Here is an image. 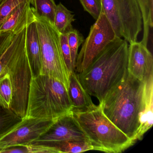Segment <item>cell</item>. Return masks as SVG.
Wrapping results in <instances>:
<instances>
[{
  "mask_svg": "<svg viewBox=\"0 0 153 153\" xmlns=\"http://www.w3.org/2000/svg\"><path fill=\"white\" fill-rule=\"evenodd\" d=\"M75 15L60 2L57 5L54 26L60 34L67 33L72 29Z\"/></svg>",
  "mask_w": 153,
  "mask_h": 153,
  "instance_id": "18",
  "label": "cell"
},
{
  "mask_svg": "<svg viewBox=\"0 0 153 153\" xmlns=\"http://www.w3.org/2000/svg\"><path fill=\"white\" fill-rule=\"evenodd\" d=\"M13 87L10 109L19 116L25 117L30 83L32 78L25 48L7 71Z\"/></svg>",
  "mask_w": 153,
  "mask_h": 153,
  "instance_id": "8",
  "label": "cell"
},
{
  "mask_svg": "<svg viewBox=\"0 0 153 153\" xmlns=\"http://www.w3.org/2000/svg\"><path fill=\"white\" fill-rule=\"evenodd\" d=\"M26 27L15 34L9 44L0 54V77L7 73L10 65L25 48Z\"/></svg>",
  "mask_w": 153,
  "mask_h": 153,
  "instance_id": "15",
  "label": "cell"
},
{
  "mask_svg": "<svg viewBox=\"0 0 153 153\" xmlns=\"http://www.w3.org/2000/svg\"><path fill=\"white\" fill-rule=\"evenodd\" d=\"M68 43L70 49L71 62L73 69L75 71L76 61L78 55L79 48L84 42V38L82 34L76 29H72L67 33Z\"/></svg>",
  "mask_w": 153,
  "mask_h": 153,
  "instance_id": "21",
  "label": "cell"
},
{
  "mask_svg": "<svg viewBox=\"0 0 153 153\" xmlns=\"http://www.w3.org/2000/svg\"><path fill=\"white\" fill-rule=\"evenodd\" d=\"M13 97V87L9 74L0 77V105L10 109Z\"/></svg>",
  "mask_w": 153,
  "mask_h": 153,
  "instance_id": "20",
  "label": "cell"
},
{
  "mask_svg": "<svg viewBox=\"0 0 153 153\" xmlns=\"http://www.w3.org/2000/svg\"><path fill=\"white\" fill-rule=\"evenodd\" d=\"M14 35L10 32H0V54L9 44Z\"/></svg>",
  "mask_w": 153,
  "mask_h": 153,
  "instance_id": "25",
  "label": "cell"
},
{
  "mask_svg": "<svg viewBox=\"0 0 153 153\" xmlns=\"http://www.w3.org/2000/svg\"><path fill=\"white\" fill-rule=\"evenodd\" d=\"M36 18L42 19L54 25L57 5L54 0H31Z\"/></svg>",
  "mask_w": 153,
  "mask_h": 153,
  "instance_id": "17",
  "label": "cell"
},
{
  "mask_svg": "<svg viewBox=\"0 0 153 153\" xmlns=\"http://www.w3.org/2000/svg\"><path fill=\"white\" fill-rule=\"evenodd\" d=\"M30 144L53 148L59 153H78L94 150L93 146L87 139H69L56 142L33 141Z\"/></svg>",
  "mask_w": 153,
  "mask_h": 153,
  "instance_id": "16",
  "label": "cell"
},
{
  "mask_svg": "<svg viewBox=\"0 0 153 153\" xmlns=\"http://www.w3.org/2000/svg\"><path fill=\"white\" fill-rule=\"evenodd\" d=\"M68 91L72 105L71 111H87L95 106L90 95L81 85L75 71L70 74Z\"/></svg>",
  "mask_w": 153,
  "mask_h": 153,
  "instance_id": "14",
  "label": "cell"
},
{
  "mask_svg": "<svg viewBox=\"0 0 153 153\" xmlns=\"http://www.w3.org/2000/svg\"><path fill=\"white\" fill-rule=\"evenodd\" d=\"M69 139H87L72 111L54 120L50 128L34 141L56 142Z\"/></svg>",
  "mask_w": 153,
  "mask_h": 153,
  "instance_id": "10",
  "label": "cell"
},
{
  "mask_svg": "<svg viewBox=\"0 0 153 153\" xmlns=\"http://www.w3.org/2000/svg\"><path fill=\"white\" fill-rule=\"evenodd\" d=\"M128 71L142 82L153 78V55L141 42L130 44L128 46Z\"/></svg>",
  "mask_w": 153,
  "mask_h": 153,
  "instance_id": "11",
  "label": "cell"
},
{
  "mask_svg": "<svg viewBox=\"0 0 153 153\" xmlns=\"http://www.w3.org/2000/svg\"><path fill=\"white\" fill-rule=\"evenodd\" d=\"M36 23L41 48V74L58 79L68 90L70 73L62 53L60 33L53 25L45 19L36 18Z\"/></svg>",
  "mask_w": 153,
  "mask_h": 153,
  "instance_id": "5",
  "label": "cell"
},
{
  "mask_svg": "<svg viewBox=\"0 0 153 153\" xmlns=\"http://www.w3.org/2000/svg\"><path fill=\"white\" fill-rule=\"evenodd\" d=\"M1 1H2V0H0V2H1Z\"/></svg>",
  "mask_w": 153,
  "mask_h": 153,
  "instance_id": "26",
  "label": "cell"
},
{
  "mask_svg": "<svg viewBox=\"0 0 153 153\" xmlns=\"http://www.w3.org/2000/svg\"><path fill=\"white\" fill-rule=\"evenodd\" d=\"M116 37L102 11L91 27L88 36L82 44V48L77 57L75 72L79 74L85 70L94 59Z\"/></svg>",
  "mask_w": 153,
  "mask_h": 153,
  "instance_id": "7",
  "label": "cell"
},
{
  "mask_svg": "<svg viewBox=\"0 0 153 153\" xmlns=\"http://www.w3.org/2000/svg\"><path fill=\"white\" fill-rule=\"evenodd\" d=\"M25 50L32 78L41 74V48L36 21L26 27Z\"/></svg>",
  "mask_w": 153,
  "mask_h": 153,
  "instance_id": "13",
  "label": "cell"
},
{
  "mask_svg": "<svg viewBox=\"0 0 153 153\" xmlns=\"http://www.w3.org/2000/svg\"><path fill=\"white\" fill-rule=\"evenodd\" d=\"M72 109L68 89L62 82L43 74L32 78L25 118L54 120Z\"/></svg>",
  "mask_w": 153,
  "mask_h": 153,
  "instance_id": "3",
  "label": "cell"
},
{
  "mask_svg": "<svg viewBox=\"0 0 153 153\" xmlns=\"http://www.w3.org/2000/svg\"><path fill=\"white\" fill-rule=\"evenodd\" d=\"M30 0H2L0 2V26L18 7Z\"/></svg>",
  "mask_w": 153,
  "mask_h": 153,
  "instance_id": "22",
  "label": "cell"
},
{
  "mask_svg": "<svg viewBox=\"0 0 153 153\" xmlns=\"http://www.w3.org/2000/svg\"><path fill=\"white\" fill-rule=\"evenodd\" d=\"M54 120L25 118L0 137V150L16 145H26L38 139L53 124Z\"/></svg>",
  "mask_w": 153,
  "mask_h": 153,
  "instance_id": "9",
  "label": "cell"
},
{
  "mask_svg": "<svg viewBox=\"0 0 153 153\" xmlns=\"http://www.w3.org/2000/svg\"><path fill=\"white\" fill-rule=\"evenodd\" d=\"M94 150L121 153L134 144L103 112L101 105L85 111H72Z\"/></svg>",
  "mask_w": 153,
  "mask_h": 153,
  "instance_id": "4",
  "label": "cell"
},
{
  "mask_svg": "<svg viewBox=\"0 0 153 153\" xmlns=\"http://www.w3.org/2000/svg\"><path fill=\"white\" fill-rule=\"evenodd\" d=\"M22 120L11 109L0 105V137L9 131Z\"/></svg>",
  "mask_w": 153,
  "mask_h": 153,
  "instance_id": "19",
  "label": "cell"
},
{
  "mask_svg": "<svg viewBox=\"0 0 153 153\" xmlns=\"http://www.w3.org/2000/svg\"><path fill=\"white\" fill-rule=\"evenodd\" d=\"M60 41L62 53L66 67L69 72L70 73L71 71L74 70L73 69L72 62H71V54L70 49L68 43L67 33L60 34Z\"/></svg>",
  "mask_w": 153,
  "mask_h": 153,
  "instance_id": "24",
  "label": "cell"
},
{
  "mask_svg": "<svg viewBox=\"0 0 153 153\" xmlns=\"http://www.w3.org/2000/svg\"><path fill=\"white\" fill-rule=\"evenodd\" d=\"M128 45L116 37L94 59L87 68L77 74L89 95L101 102L109 91L128 75Z\"/></svg>",
  "mask_w": 153,
  "mask_h": 153,
  "instance_id": "2",
  "label": "cell"
},
{
  "mask_svg": "<svg viewBox=\"0 0 153 153\" xmlns=\"http://www.w3.org/2000/svg\"><path fill=\"white\" fill-rule=\"evenodd\" d=\"M84 10L89 13L96 20L102 12L101 0H79Z\"/></svg>",
  "mask_w": 153,
  "mask_h": 153,
  "instance_id": "23",
  "label": "cell"
},
{
  "mask_svg": "<svg viewBox=\"0 0 153 153\" xmlns=\"http://www.w3.org/2000/svg\"><path fill=\"white\" fill-rule=\"evenodd\" d=\"M30 1L21 4L9 16L0 26V32H10L16 34L36 21Z\"/></svg>",
  "mask_w": 153,
  "mask_h": 153,
  "instance_id": "12",
  "label": "cell"
},
{
  "mask_svg": "<svg viewBox=\"0 0 153 153\" xmlns=\"http://www.w3.org/2000/svg\"><path fill=\"white\" fill-rule=\"evenodd\" d=\"M153 93V78L146 82L128 73L100 102L105 115L134 143L138 138L140 119Z\"/></svg>",
  "mask_w": 153,
  "mask_h": 153,
  "instance_id": "1",
  "label": "cell"
},
{
  "mask_svg": "<svg viewBox=\"0 0 153 153\" xmlns=\"http://www.w3.org/2000/svg\"><path fill=\"white\" fill-rule=\"evenodd\" d=\"M102 11L116 37L129 44L137 42L143 20L137 0H101Z\"/></svg>",
  "mask_w": 153,
  "mask_h": 153,
  "instance_id": "6",
  "label": "cell"
}]
</instances>
